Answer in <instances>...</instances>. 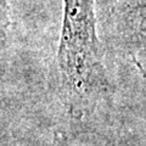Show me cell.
Wrapping results in <instances>:
<instances>
[{
  "label": "cell",
  "mask_w": 146,
  "mask_h": 146,
  "mask_svg": "<svg viewBox=\"0 0 146 146\" xmlns=\"http://www.w3.org/2000/svg\"><path fill=\"white\" fill-rule=\"evenodd\" d=\"M57 66L68 110L80 117L106 88L95 0H63Z\"/></svg>",
  "instance_id": "obj_1"
},
{
  "label": "cell",
  "mask_w": 146,
  "mask_h": 146,
  "mask_svg": "<svg viewBox=\"0 0 146 146\" xmlns=\"http://www.w3.org/2000/svg\"><path fill=\"white\" fill-rule=\"evenodd\" d=\"M119 17L129 32L134 62L146 76V0H135L130 6L119 12Z\"/></svg>",
  "instance_id": "obj_2"
},
{
  "label": "cell",
  "mask_w": 146,
  "mask_h": 146,
  "mask_svg": "<svg viewBox=\"0 0 146 146\" xmlns=\"http://www.w3.org/2000/svg\"><path fill=\"white\" fill-rule=\"evenodd\" d=\"M9 5L10 0H1V31L4 32L9 23Z\"/></svg>",
  "instance_id": "obj_3"
},
{
  "label": "cell",
  "mask_w": 146,
  "mask_h": 146,
  "mask_svg": "<svg viewBox=\"0 0 146 146\" xmlns=\"http://www.w3.org/2000/svg\"><path fill=\"white\" fill-rule=\"evenodd\" d=\"M111 1L113 3V7H115V10L118 11V13H119L121 11H123L128 6H130L135 0H111Z\"/></svg>",
  "instance_id": "obj_4"
}]
</instances>
